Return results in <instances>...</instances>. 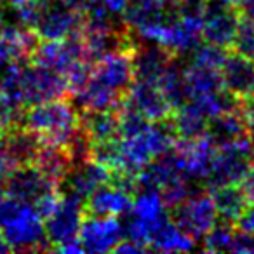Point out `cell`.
Returning <instances> with one entry per match:
<instances>
[{
    "label": "cell",
    "instance_id": "10",
    "mask_svg": "<svg viewBox=\"0 0 254 254\" xmlns=\"http://www.w3.org/2000/svg\"><path fill=\"white\" fill-rule=\"evenodd\" d=\"M122 237V223L117 219V216L84 214L77 239L84 253H108L113 251Z\"/></svg>",
    "mask_w": 254,
    "mask_h": 254
},
{
    "label": "cell",
    "instance_id": "3",
    "mask_svg": "<svg viewBox=\"0 0 254 254\" xmlns=\"http://www.w3.org/2000/svg\"><path fill=\"white\" fill-rule=\"evenodd\" d=\"M169 218L178 228L183 230L188 237H191L197 242L204 239L205 233L212 228V225L218 219V214H216L211 195L198 190L178 205H174L173 214Z\"/></svg>",
    "mask_w": 254,
    "mask_h": 254
},
{
    "label": "cell",
    "instance_id": "28",
    "mask_svg": "<svg viewBox=\"0 0 254 254\" xmlns=\"http://www.w3.org/2000/svg\"><path fill=\"white\" fill-rule=\"evenodd\" d=\"M232 49L242 56L249 58L254 61V21L253 19L244 18L239 21L235 37H233Z\"/></svg>",
    "mask_w": 254,
    "mask_h": 254
},
{
    "label": "cell",
    "instance_id": "42",
    "mask_svg": "<svg viewBox=\"0 0 254 254\" xmlns=\"http://www.w3.org/2000/svg\"><path fill=\"white\" fill-rule=\"evenodd\" d=\"M232 2H233V0H232Z\"/></svg>",
    "mask_w": 254,
    "mask_h": 254
},
{
    "label": "cell",
    "instance_id": "25",
    "mask_svg": "<svg viewBox=\"0 0 254 254\" xmlns=\"http://www.w3.org/2000/svg\"><path fill=\"white\" fill-rule=\"evenodd\" d=\"M185 82H187V91L190 99L223 89L219 70L197 66V64L191 63L188 66H185Z\"/></svg>",
    "mask_w": 254,
    "mask_h": 254
},
{
    "label": "cell",
    "instance_id": "7",
    "mask_svg": "<svg viewBox=\"0 0 254 254\" xmlns=\"http://www.w3.org/2000/svg\"><path fill=\"white\" fill-rule=\"evenodd\" d=\"M240 14L232 0H205L202 16V39L209 44L230 49Z\"/></svg>",
    "mask_w": 254,
    "mask_h": 254
},
{
    "label": "cell",
    "instance_id": "37",
    "mask_svg": "<svg viewBox=\"0 0 254 254\" xmlns=\"http://www.w3.org/2000/svg\"><path fill=\"white\" fill-rule=\"evenodd\" d=\"M12 169H14V167H12V164L9 162L7 155H5L2 146H0V188L4 187L5 180H7V176L11 174Z\"/></svg>",
    "mask_w": 254,
    "mask_h": 254
},
{
    "label": "cell",
    "instance_id": "16",
    "mask_svg": "<svg viewBox=\"0 0 254 254\" xmlns=\"http://www.w3.org/2000/svg\"><path fill=\"white\" fill-rule=\"evenodd\" d=\"M126 101L138 110L143 117H146L150 122L167 119L173 112L157 82L153 80H134L127 92Z\"/></svg>",
    "mask_w": 254,
    "mask_h": 254
},
{
    "label": "cell",
    "instance_id": "34",
    "mask_svg": "<svg viewBox=\"0 0 254 254\" xmlns=\"http://www.w3.org/2000/svg\"><path fill=\"white\" fill-rule=\"evenodd\" d=\"M12 61H14V54H12L11 46H9L7 40L0 33V71L4 70L9 63H12Z\"/></svg>",
    "mask_w": 254,
    "mask_h": 254
},
{
    "label": "cell",
    "instance_id": "17",
    "mask_svg": "<svg viewBox=\"0 0 254 254\" xmlns=\"http://www.w3.org/2000/svg\"><path fill=\"white\" fill-rule=\"evenodd\" d=\"M132 197L110 183L101 185L84 200V212L91 216H122L131 211Z\"/></svg>",
    "mask_w": 254,
    "mask_h": 254
},
{
    "label": "cell",
    "instance_id": "39",
    "mask_svg": "<svg viewBox=\"0 0 254 254\" xmlns=\"http://www.w3.org/2000/svg\"><path fill=\"white\" fill-rule=\"evenodd\" d=\"M98 2L105 5L112 14H122V11L126 9L129 0H98Z\"/></svg>",
    "mask_w": 254,
    "mask_h": 254
},
{
    "label": "cell",
    "instance_id": "36",
    "mask_svg": "<svg viewBox=\"0 0 254 254\" xmlns=\"http://www.w3.org/2000/svg\"><path fill=\"white\" fill-rule=\"evenodd\" d=\"M239 110H240V113H242L244 119H246L247 126L254 124V96H251V98L246 99V101H240Z\"/></svg>",
    "mask_w": 254,
    "mask_h": 254
},
{
    "label": "cell",
    "instance_id": "38",
    "mask_svg": "<svg viewBox=\"0 0 254 254\" xmlns=\"http://www.w3.org/2000/svg\"><path fill=\"white\" fill-rule=\"evenodd\" d=\"M54 251H58V253H63V254H80V253H84V249H82V246H80V242H78V239L68 240V242L61 244V246H58Z\"/></svg>",
    "mask_w": 254,
    "mask_h": 254
},
{
    "label": "cell",
    "instance_id": "9",
    "mask_svg": "<svg viewBox=\"0 0 254 254\" xmlns=\"http://www.w3.org/2000/svg\"><path fill=\"white\" fill-rule=\"evenodd\" d=\"M82 30V12L64 5L60 0L47 2L33 32L40 40H63Z\"/></svg>",
    "mask_w": 254,
    "mask_h": 254
},
{
    "label": "cell",
    "instance_id": "8",
    "mask_svg": "<svg viewBox=\"0 0 254 254\" xmlns=\"http://www.w3.org/2000/svg\"><path fill=\"white\" fill-rule=\"evenodd\" d=\"M2 190L11 197L30 204L32 207L44 197L54 193V191H60L58 183H54L49 176H46L35 164L14 167L5 180Z\"/></svg>",
    "mask_w": 254,
    "mask_h": 254
},
{
    "label": "cell",
    "instance_id": "11",
    "mask_svg": "<svg viewBox=\"0 0 254 254\" xmlns=\"http://www.w3.org/2000/svg\"><path fill=\"white\" fill-rule=\"evenodd\" d=\"M173 152L180 160L185 176L193 181H205L216 152V146L207 136L204 134L191 139L178 138L173 145Z\"/></svg>",
    "mask_w": 254,
    "mask_h": 254
},
{
    "label": "cell",
    "instance_id": "21",
    "mask_svg": "<svg viewBox=\"0 0 254 254\" xmlns=\"http://www.w3.org/2000/svg\"><path fill=\"white\" fill-rule=\"evenodd\" d=\"M211 198L218 218L221 221L232 223V225L239 219V216L251 202L240 183H226L219 185V187H212Z\"/></svg>",
    "mask_w": 254,
    "mask_h": 254
},
{
    "label": "cell",
    "instance_id": "27",
    "mask_svg": "<svg viewBox=\"0 0 254 254\" xmlns=\"http://www.w3.org/2000/svg\"><path fill=\"white\" fill-rule=\"evenodd\" d=\"M193 56H191V64H197V66H205V68H212V70H219L226 58L228 51L225 47L214 46V44H198L193 51Z\"/></svg>",
    "mask_w": 254,
    "mask_h": 254
},
{
    "label": "cell",
    "instance_id": "30",
    "mask_svg": "<svg viewBox=\"0 0 254 254\" xmlns=\"http://www.w3.org/2000/svg\"><path fill=\"white\" fill-rule=\"evenodd\" d=\"M230 253H239V254H254V233H246L235 230L233 235L232 249Z\"/></svg>",
    "mask_w": 254,
    "mask_h": 254
},
{
    "label": "cell",
    "instance_id": "24",
    "mask_svg": "<svg viewBox=\"0 0 254 254\" xmlns=\"http://www.w3.org/2000/svg\"><path fill=\"white\" fill-rule=\"evenodd\" d=\"M155 82L173 110L185 105L190 99L187 91V82H185V68L178 64V58L164 68V71Z\"/></svg>",
    "mask_w": 254,
    "mask_h": 254
},
{
    "label": "cell",
    "instance_id": "19",
    "mask_svg": "<svg viewBox=\"0 0 254 254\" xmlns=\"http://www.w3.org/2000/svg\"><path fill=\"white\" fill-rule=\"evenodd\" d=\"M205 136L211 139V143L216 148L246 138L247 122L240 113L239 106L211 117L207 120V127H205Z\"/></svg>",
    "mask_w": 254,
    "mask_h": 254
},
{
    "label": "cell",
    "instance_id": "33",
    "mask_svg": "<svg viewBox=\"0 0 254 254\" xmlns=\"http://www.w3.org/2000/svg\"><path fill=\"white\" fill-rule=\"evenodd\" d=\"M113 251L119 254H143L148 251V247H146L145 244L136 242V240H132V239H126V240H120V242L113 247Z\"/></svg>",
    "mask_w": 254,
    "mask_h": 254
},
{
    "label": "cell",
    "instance_id": "26",
    "mask_svg": "<svg viewBox=\"0 0 254 254\" xmlns=\"http://www.w3.org/2000/svg\"><path fill=\"white\" fill-rule=\"evenodd\" d=\"M233 235H235V226L232 223H214L212 228L202 239V249L207 251V253H225V251H230L232 249Z\"/></svg>",
    "mask_w": 254,
    "mask_h": 254
},
{
    "label": "cell",
    "instance_id": "31",
    "mask_svg": "<svg viewBox=\"0 0 254 254\" xmlns=\"http://www.w3.org/2000/svg\"><path fill=\"white\" fill-rule=\"evenodd\" d=\"M19 113L21 112H16V110L2 98V94H0V134H2L5 129H9L12 124L18 122Z\"/></svg>",
    "mask_w": 254,
    "mask_h": 254
},
{
    "label": "cell",
    "instance_id": "29",
    "mask_svg": "<svg viewBox=\"0 0 254 254\" xmlns=\"http://www.w3.org/2000/svg\"><path fill=\"white\" fill-rule=\"evenodd\" d=\"M26 205H28L26 202H21L18 198L11 197V195L5 193L0 188V230L4 228L9 221H12Z\"/></svg>",
    "mask_w": 254,
    "mask_h": 254
},
{
    "label": "cell",
    "instance_id": "12",
    "mask_svg": "<svg viewBox=\"0 0 254 254\" xmlns=\"http://www.w3.org/2000/svg\"><path fill=\"white\" fill-rule=\"evenodd\" d=\"M110 171L103 167L101 164L94 162L92 159L82 160V162L71 164V167L66 171L63 180L58 185L60 193H66L71 197L84 202L96 188L108 183Z\"/></svg>",
    "mask_w": 254,
    "mask_h": 254
},
{
    "label": "cell",
    "instance_id": "22",
    "mask_svg": "<svg viewBox=\"0 0 254 254\" xmlns=\"http://www.w3.org/2000/svg\"><path fill=\"white\" fill-rule=\"evenodd\" d=\"M193 247L195 240L178 228L171 221V218L160 223L148 240V249L159 251V253H185V251H191Z\"/></svg>",
    "mask_w": 254,
    "mask_h": 254
},
{
    "label": "cell",
    "instance_id": "35",
    "mask_svg": "<svg viewBox=\"0 0 254 254\" xmlns=\"http://www.w3.org/2000/svg\"><path fill=\"white\" fill-rule=\"evenodd\" d=\"M233 5L242 18L254 21V0H233Z\"/></svg>",
    "mask_w": 254,
    "mask_h": 254
},
{
    "label": "cell",
    "instance_id": "18",
    "mask_svg": "<svg viewBox=\"0 0 254 254\" xmlns=\"http://www.w3.org/2000/svg\"><path fill=\"white\" fill-rule=\"evenodd\" d=\"M136 44L132 49V66H134V80H153L159 78L164 68L176 60L174 54L155 42Z\"/></svg>",
    "mask_w": 254,
    "mask_h": 254
},
{
    "label": "cell",
    "instance_id": "14",
    "mask_svg": "<svg viewBox=\"0 0 254 254\" xmlns=\"http://www.w3.org/2000/svg\"><path fill=\"white\" fill-rule=\"evenodd\" d=\"M0 146L12 167L32 166L42 150L44 139L23 124H12L0 134Z\"/></svg>",
    "mask_w": 254,
    "mask_h": 254
},
{
    "label": "cell",
    "instance_id": "4",
    "mask_svg": "<svg viewBox=\"0 0 254 254\" xmlns=\"http://www.w3.org/2000/svg\"><path fill=\"white\" fill-rule=\"evenodd\" d=\"M84 202L71 197L66 193H60L56 207L46 216V239L54 251L58 246L68 242V240L77 239L78 230H80L82 219H84Z\"/></svg>",
    "mask_w": 254,
    "mask_h": 254
},
{
    "label": "cell",
    "instance_id": "5",
    "mask_svg": "<svg viewBox=\"0 0 254 254\" xmlns=\"http://www.w3.org/2000/svg\"><path fill=\"white\" fill-rule=\"evenodd\" d=\"M0 232L11 246V251H23V253L51 251V246L46 239L44 219L30 204Z\"/></svg>",
    "mask_w": 254,
    "mask_h": 254
},
{
    "label": "cell",
    "instance_id": "6",
    "mask_svg": "<svg viewBox=\"0 0 254 254\" xmlns=\"http://www.w3.org/2000/svg\"><path fill=\"white\" fill-rule=\"evenodd\" d=\"M21 87L25 108L30 105H35V103L64 98L66 94H70L68 82L63 75L35 63L23 64Z\"/></svg>",
    "mask_w": 254,
    "mask_h": 254
},
{
    "label": "cell",
    "instance_id": "32",
    "mask_svg": "<svg viewBox=\"0 0 254 254\" xmlns=\"http://www.w3.org/2000/svg\"><path fill=\"white\" fill-rule=\"evenodd\" d=\"M235 230L246 233H254V200H251L247 204V207L242 211V214L239 216L235 223H233Z\"/></svg>",
    "mask_w": 254,
    "mask_h": 254
},
{
    "label": "cell",
    "instance_id": "20",
    "mask_svg": "<svg viewBox=\"0 0 254 254\" xmlns=\"http://www.w3.org/2000/svg\"><path fill=\"white\" fill-rule=\"evenodd\" d=\"M80 129L91 145L119 138V112L117 108L80 112Z\"/></svg>",
    "mask_w": 254,
    "mask_h": 254
},
{
    "label": "cell",
    "instance_id": "13",
    "mask_svg": "<svg viewBox=\"0 0 254 254\" xmlns=\"http://www.w3.org/2000/svg\"><path fill=\"white\" fill-rule=\"evenodd\" d=\"M92 75L113 92L126 98L134 82L132 51H120L98 60L92 64Z\"/></svg>",
    "mask_w": 254,
    "mask_h": 254
},
{
    "label": "cell",
    "instance_id": "2",
    "mask_svg": "<svg viewBox=\"0 0 254 254\" xmlns=\"http://www.w3.org/2000/svg\"><path fill=\"white\" fill-rule=\"evenodd\" d=\"M253 167V145L249 138H242L230 145L216 148L205 183L209 188L226 183H242Z\"/></svg>",
    "mask_w": 254,
    "mask_h": 254
},
{
    "label": "cell",
    "instance_id": "41",
    "mask_svg": "<svg viewBox=\"0 0 254 254\" xmlns=\"http://www.w3.org/2000/svg\"><path fill=\"white\" fill-rule=\"evenodd\" d=\"M2 23H4V4L0 2V28H2Z\"/></svg>",
    "mask_w": 254,
    "mask_h": 254
},
{
    "label": "cell",
    "instance_id": "40",
    "mask_svg": "<svg viewBox=\"0 0 254 254\" xmlns=\"http://www.w3.org/2000/svg\"><path fill=\"white\" fill-rule=\"evenodd\" d=\"M9 251H11V246H9L7 240L4 239V235H2V232H0V254L9 253Z\"/></svg>",
    "mask_w": 254,
    "mask_h": 254
},
{
    "label": "cell",
    "instance_id": "1",
    "mask_svg": "<svg viewBox=\"0 0 254 254\" xmlns=\"http://www.w3.org/2000/svg\"><path fill=\"white\" fill-rule=\"evenodd\" d=\"M16 124L32 129L44 143L66 146L80 129V112L70 99H47L23 108Z\"/></svg>",
    "mask_w": 254,
    "mask_h": 254
},
{
    "label": "cell",
    "instance_id": "15",
    "mask_svg": "<svg viewBox=\"0 0 254 254\" xmlns=\"http://www.w3.org/2000/svg\"><path fill=\"white\" fill-rule=\"evenodd\" d=\"M221 84L237 101H246L254 96V61L239 53H226L219 68Z\"/></svg>",
    "mask_w": 254,
    "mask_h": 254
},
{
    "label": "cell",
    "instance_id": "23",
    "mask_svg": "<svg viewBox=\"0 0 254 254\" xmlns=\"http://www.w3.org/2000/svg\"><path fill=\"white\" fill-rule=\"evenodd\" d=\"M169 119L173 122V127L174 131H176L178 138H183V139L204 136L209 120L193 101H187L185 105L174 108L171 112Z\"/></svg>",
    "mask_w": 254,
    "mask_h": 254
}]
</instances>
